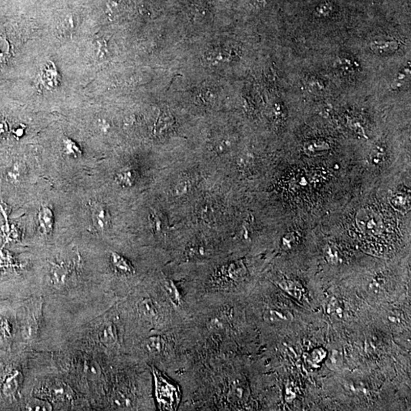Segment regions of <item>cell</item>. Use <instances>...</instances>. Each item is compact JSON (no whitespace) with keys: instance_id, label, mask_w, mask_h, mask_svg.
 <instances>
[{"instance_id":"6da1fadb","label":"cell","mask_w":411,"mask_h":411,"mask_svg":"<svg viewBox=\"0 0 411 411\" xmlns=\"http://www.w3.org/2000/svg\"><path fill=\"white\" fill-rule=\"evenodd\" d=\"M153 374L159 408L162 411H175L181 401L179 387L156 368H153Z\"/></svg>"},{"instance_id":"7a4b0ae2","label":"cell","mask_w":411,"mask_h":411,"mask_svg":"<svg viewBox=\"0 0 411 411\" xmlns=\"http://www.w3.org/2000/svg\"><path fill=\"white\" fill-rule=\"evenodd\" d=\"M92 221L96 230L104 232L111 225V215L107 207L102 203L94 201L91 203Z\"/></svg>"},{"instance_id":"3957f363","label":"cell","mask_w":411,"mask_h":411,"mask_svg":"<svg viewBox=\"0 0 411 411\" xmlns=\"http://www.w3.org/2000/svg\"><path fill=\"white\" fill-rule=\"evenodd\" d=\"M48 393L53 399L60 402H70L73 398V391L63 382H55L49 385Z\"/></svg>"},{"instance_id":"277c9868","label":"cell","mask_w":411,"mask_h":411,"mask_svg":"<svg viewBox=\"0 0 411 411\" xmlns=\"http://www.w3.org/2000/svg\"><path fill=\"white\" fill-rule=\"evenodd\" d=\"M38 227L41 233L48 236L53 232L54 217L51 209L48 206H41L38 215Z\"/></svg>"},{"instance_id":"5b68a950","label":"cell","mask_w":411,"mask_h":411,"mask_svg":"<svg viewBox=\"0 0 411 411\" xmlns=\"http://www.w3.org/2000/svg\"><path fill=\"white\" fill-rule=\"evenodd\" d=\"M71 272H72V269L70 267V265L64 262L55 264L50 270V279H51L52 283L56 286L63 285L68 280Z\"/></svg>"},{"instance_id":"8992f818","label":"cell","mask_w":411,"mask_h":411,"mask_svg":"<svg viewBox=\"0 0 411 411\" xmlns=\"http://www.w3.org/2000/svg\"><path fill=\"white\" fill-rule=\"evenodd\" d=\"M97 338L100 342L105 346L115 344L118 340V332L115 326L111 323H106L99 329Z\"/></svg>"},{"instance_id":"52a82bcc","label":"cell","mask_w":411,"mask_h":411,"mask_svg":"<svg viewBox=\"0 0 411 411\" xmlns=\"http://www.w3.org/2000/svg\"><path fill=\"white\" fill-rule=\"evenodd\" d=\"M139 313L148 319H155L159 314V309L155 302L150 299H144L138 304Z\"/></svg>"},{"instance_id":"ba28073f","label":"cell","mask_w":411,"mask_h":411,"mask_svg":"<svg viewBox=\"0 0 411 411\" xmlns=\"http://www.w3.org/2000/svg\"><path fill=\"white\" fill-rule=\"evenodd\" d=\"M166 344V340L161 337H150L147 338L144 342V348L148 353L157 354L164 351Z\"/></svg>"},{"instance_id":"9c48e42d","label":"cell","mask_w":411,"mask_h":411,"mask_svg":"<svg viewBox=\"0 0 411 411\" xmlns=\"http://www.w3.org/2000/svg\"><path fill=\"white\" fill-rule=\"evenodd\" d=\"M330 146L327 143L322 141H312L304 145V152L308 155H318L327 152Z\"/></svg>"},{"instance_id":"30bf717a","label":"cell","mask_w":411,"mask_h":411,"mask_svg":"<svg viewBox=\"0 0 411 411\" xmlns=\"http://www.w3.org/2000/svg\"><path fill=\"white\" fill-rule=\"evenodd\" d=\"M111 262L118 271L123 273H131L133 271V267L130 261L123 258L118 253L111 254Z\"/></svg>"},{"instance_id":"8fae6325","label":"cell","mask_w":411,"mask_h":411,"mask_svg":"<svg viewBox=\"0 0 411 411\" xmlns=\"http://www.w3.org/2000/svg\"><path fill=\"white\" fill-rule=\"evenodd\" d=\"M410 197L408 195L402 193H395L391 198V203L393 207L398 211L408 210L410 207Z\"/></svg>"},{"instance_id":"7c38bea8","label":"cell","mask_w":411,"mask_h":411,"mask_svg":"<svg viewBox=\"0 0 411 411\" xmlns=\"http://www.w3.org/2000/svg\"><path fill=\"white\" fill-rule=\"evenodd\" d=\"M115 179L121 185L131 187L135 179V174L131 169H123L117 174Z\"/></svg>"},{"instance_id":"4fadbf2b","label":"cell","mask_w":411,"mask_h":411,"mask_svg":"<svg viewBox=\"0 0 411 411\" xmlns=\"http://www.w3.org/2000/svg\"><path fill=\"white\" fill-rule=\"evenodd\" d=\"M63 152L70 157L79 158L82 155V151L79 145L71 139L65 138L63 142Z\"/></svg>"},{"instance_id":"5bb4252c","label":"cell","mask_w":411,"mask_h":411,"mask_svg":"<svg viewBox=\"0 0 411 411\" xmlns=\"http://www.w3.org/2000/svg\"><path fill=\"white\" fill-rule=\"evenodd\" d=\"M23 172H24L23 165L21 162H15L13 166L8 170L6 175L7 178L11 183L16 184L22 179Z\"/></svg>"},{"instance_id":"9a60e30c","label":"cell","mask_w":411,"mask_h":411,"mask_svg":"<svg viewBox=\"0 0 411 411\" xmlns=\"http://www.w3.org/2000/svg\"><path fill=\"white\" fill-rule=\"evenodd\" d=\"M27 411H51L52 406L48 401L39 398H33L27 403Z\"/></svg>"},{"instance_id":"2e32d148","label":"cell","mask_w":411,"mask_h":411,"mask_svg":"<svg viewBox=\"0 0 411 411\" xmlns=\"http://www.w3.org/2000/svg\"><path fill=\"white\" fill-rule=\"evenodd\" d=\"M47 66L45 67V70H44L43 73V81L44 83L47 84L48 86H52L53 87L54 85H57V73L56 71V68L53 65Z\"/></svg>"},{"instance_id":"e0dca14e","label":"cell","mask_w":411,"mask_h":411,"mask_svg":"<svg viewBox=\"0 0 411 411\" xmlns=\"http://www.w3.org/2000/svg\"><path fill=\"white\" fill-rule=\"evenodd\" d=\"M164 287L166 294H167L170 300L174 305L178 306L180 304V301H181V295H180L179 291H178L176 286L171 281H166Z\"/></svg>"},{"instance_id":"ac0fdd59","label":"cell","mask_w":411,"mask_h":411,"mask_svg":"<svg viewBox=\"0 0 411 411\" xmlns=\"http://www.w3.org/2000/svg\"><path fill=\"white\" fill-rule=\"evenodd\" d=\"M296 239L297 236H295L294 232H290V233L287 234L285 237L283 239V246L287 248H291L296 243Z\"/></svg>"},{"instance_id":"d6986e66","label":"cell","mask_w":411,"mask_h":411,"mask_svg":"<svg viewBox=\"0 0 411 411\" xmlns=\"http://www.w3.org/2000/svg\"><path fill=\"white\" fill-rule=\"evenodd\" d=\"M266 317L270 321H281V320L287 319V315H284L283 313H280L277 310H269L266 313Z\"/></svg>"},{"instance_id":"ffe728a7","label":"cell","mask_w":411,"mask_h":411,"mask_svg":"<svg viewBox=\"0 0 411 411\" xmlns=\"http://www.w3.org/2000/svg\"><path fill=\"white\" fill-rule=\"evenodd\" d=\"M74 28H75V20H74L73 16H70V17L64 19L63 24H62V30H63V32L64 31L71 32Z\"/></svg>"},{"instance_id":"44dd1931","label":"cell","mask_w":411,"mask_h":411,"mask_svg":"<svg viewBox=\"0 0 411 411\" xmlns=\"http://www.w3.org/2000/svg\"><path fill=\"white\" fill-rule=\"evenodd\" d=\"M150 220L152 228L155 231L159 232V231L162 230V222L160 217H159L156 214H152L150 217Z\"/></svg>"},{"instance_id":"7402d4cb","label":"cell","mask_w":411,"mask_h":411,"mask_svg":"<svg viewBox=\"0 0 411 411\" xmlns=\"http://www.w3.org/2000/svg\"><path fill=\"white\" fill-rule=\"evenodd\" d=\"M326 257L328 258V261L332 262V263H336L338 261V256L337 255L336 251L334 249V247H331V246H328L325 249Z\"/></svg>"},{"instance_id":"603a6c76","label":"cell","mask_w":411,"mask_h":411,"mask_svg":"<svg viewBox=\"0 0 411 411\" xmlns=\"http://www.w3.org/2000/svg\"><path fill=\"white\" fill-rule=\"evenodd\" d=\"M18 384H19V381H18V378H16V376H13L7 382L6 388L9 389V393L13 392L17 388Z\"/></svg>"},{"instance_id":"cb8c5ba5","label":"cell","mask_w":411,"mask_h":411,"mask_svg":"<svg viewBox=\"0 0 411 411\" xmlns=\"http://www.w3.org/2000/svg\"><path fill=\"white\" fill-rule=\"evenodd\" d=\"M1 52L2 51H1V49H0V55L2 54V53H1Z\"/></svg>"}]
</instances>
